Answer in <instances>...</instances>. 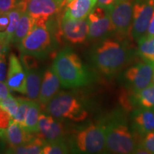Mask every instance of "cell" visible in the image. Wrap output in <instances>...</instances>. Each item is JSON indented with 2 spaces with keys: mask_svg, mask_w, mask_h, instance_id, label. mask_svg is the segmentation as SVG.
<instances>
[{
  "mask_svg": "<svg viewBox=\"0 0 154 154\" xmlns=\"http://www.w3.org/2000/svg\"><path fill=\"white\" fill-rule=\"evenodd\" d=\"M8 44L7 39H6L5 34H0V57L3 54L4 49H5L6 44Z\"/></svg>",
  "mask_w": 154,
  "mask_h": 154,
  "instance_id": "e575fe53",
  "label": "cell"
},
{
  "mask_svg": "<svg viewBox=\"0 0 154 154\" xmlns=\"http://www.w3.org/2000/svg\"><path fill=\"white\" fill-rule=\"evenodd\" d=\"M46 145V140L43 138L38 137L33 138L28 143L24 145L11 147L9 149V153L18 154H41L44 146Z\"/></svg>",
  "mask_w": 154,
  "mask_h": 154,
  "instance_id": "603a6c76",
  "label": "cell"
},
{
  "mask_svg": "<svg viewBox=\"0 0 154 154\" xmlns=\"http://www.w3.org/2000/svg\"><path fill=\"white\" fill-rule=\"evenodd\" d=\"M106 150L113 153H134L138 146L134 133L121 113L113 115L104 124Z\"/></svg>",
  "mask_w": 154,
  "mask_h": 154,
  "instance_id": "3957f363",
  "label": "cell"
},
{
  "mask_svg": "<svg viewBox=\"0 0 154 154\" xmlns=\"http://www.w3.org/2000/svg\"><path fill=\"white\" fill-rule=\"evenodd\" d=\"M87 18L88 38L96 39L113 32L110 15L106 7L97 5L94 7Z\"/></svg>",
  "mask_w": 154,
  "mask_h": 154,
  "instance_id": "9c48e42d",
  "label": "cell"
},
{
  "mask_svg": "<svg viewBox=\"0 0 154 154\" xmlns=\"http://www.w3.org/2000/svg\"><path fill=\"white\" fill-rule=\"evenodd\" d=\"M153 72L154 66L150 63H138L127 69L124 78L132 91H138L152 84Z\"/></svg>",
  "mask_w": 154,
  "mask_h": 154,
  "instance_id": "30bf717a",
  "label": "cell"
},
{
  "mask_svg": "<svg viewBox=\"0 0 154 154\" xmlns=\"http://www.w3.org/2000/svg\"><path fill=\"white\" fill-rule=\"evenodd\" d=\"M6 84L13 91L26 94V72L20 61L14 54H11L9 56Z\"/></svg>",
  "mask_w": 154,
  "mask_h": 154,
  "instance_id": "7c38bea8",
  "label": "cell"
},
{
  "mask_svg": "<svg viewBox=\"0 0 154 154\" xmlns=\"http://www.w3.org/2000/svg\"><path fill=\"white\" fill-rule=\"evenodd\" d=\"M119 1H120V0H97L96 5L103 7H109L111 5H114L116 2H118Z\"/></svg>",
  "mask_w": 154,
  "mask_h": 154,
  "instance_id": "836d02e7",
  "label": "cell"
},
{
  "mask_svg": "<svg viewBox=\"0 0 154 154\" xmlns=\"http://www.w3.org/2000/svg\"><path fill=\"white\" fill-rule=\"evenodd\" d=\"M76 147L87 153H99L106 150L105 126L103 124H91L81 130L76 137Z\"/></svg>",
  "mask_w": 154,
  "mask_h": 154,
  "instance_id": "8992f818",
  "label": "cell"
},
{
  "mask_svg": "<svg viewBox=\"0 0 154 154\" xmlns=\"http://www.w3.org/2000/svg\"><path fill=\"white\" fill-rule=\"evenodd\" d=\"M152 83L154 84V72H153V82H152Z\"/></svg>",
  "mask_w": 154,
  "mask_h": 154,
  "instance_id": "74e56055",
  "label": "cell"
},
{
  "mask_svg": "<svg viewBox=\"0 0 154 154\" xmlns=\"http://www.w3.org/2000/svg\"><path fill=\"white\" fill-rule=\"evenodd\" d=\"M47 19H36L29 34L18 44L22 54L36 58H45L54 47V41L47 24Z\"/></svg>",
  "mask_w": 154,
  "mask_h": 154,
  "instance_id": "277c9868",
  "label": "cell"
},
{
  "mask_svg": "<svg viewBox=\"0 0 154 154\" xmlns=\"http://www.w3.org/2000/svg\"><path fill=\"white\" fill-rule=\"evenodd\" d=\"M19 0H0V12H9L16 7Z\"/></svg>",
  "mask_w": 154,
  "mask_h": 154,
  "instance_id": "f1b7e54d",
  "label": "cell"
},
{
  "mask_svg": "<svg viewBox=\"0 0 154 154\" xmlns=\"http://www.w3.org/2000/svg\"><path fill=\"white\" fill-rule=\"evenodd\" d=\"M24 69L26 75V94L29 99L35 101L39 96L44 74L36 67Z\"/></svg>",
  "mask_w": 154,
  "mask_h": 154,
  "instance_id": "d6986e66",
  "label": "cell"
},
{
  "mask_svg": "<svg viewBox=\"0 0 154 154\" xmlns=\"http://www.w3.org/2000/svg\"><path fill=\"white\" fill-rule=\"evenodd\" d=\"M60 80L51 69L44 73L41 89H40L38 101L42 106H46L47 103L58 94L60 88Z\"/></svg>",
  "mask_w": 154,
  "mask_h": 154,
  "instance_id": "2e32d148",
  "label": "cell"
},
{
  "mask_svg": "<svg viewBox=\"0 0 154 154\" xmlns=\"http://www.w3.org/2000/svg\"><path fill=\"white\" fill-rule=\"evenodd\" d=\"M154 11V0H134L131 34L138 41L147 32Z\"/></svg>",
  "mask_w": 154,
  "mask_h": 154,
  "instance_id": "ba28073f",
  "label": "cell"
},
{
  "mask_svg": "<svg viewBox=\"0 0 154 154\" xmlns=\"http://www.w3.org/2000/svg\"><path fill=\"white\" fill-rule=\"evenodd\" d=\"M131 103L137 108L154 109V84L138 91H133Z\"/></svg>",
  "mask_w": 154,
  "mask_h": 154,
  "instance_id": "ffe728a7",
  "label": "cell"
},
{
  "mask_svg": "<svg viewBox=\"0 0 154 154\" xmlns=\"http://www.w3.org/2000/svg\"><path fill=\"white\" fill-rule=\"evenodd\" d=\"M0 106L9 113L13 119L17 114L19 108V100L10 95L5 99L0 100Z\"/></svg>",
  "mask_w": 154,
  "mask_h": 154,
  "instance_id": "4316f807",
  "label": "cell"
},
{
  "mask_svg": "<svg viewBox=\"0 0 154 154\" xmlns=\"http://www.w3.org/2000/svg\"><path fill=\"white\" fill-rule=\"evenodd\" d=\"M143 137L141 143L138 146L146 150L150 154L154 153V131L149 133Z\"/></svg>",
  "mask_w": 154,
  "mask_h": 154,
  "instance_id": "83f0119b",
  "label": "cell"
},
{
  "mask_svg": "<svg viewBox=\"0 0 154 154\" xmlns=\"http://www.w3.org/2000/svg\"><path fill=\"white\" fill-rule=\"evenodd\" d=\"M40 116V106L34 100H32L30 106L26 113L24 128L31 133L38 134L39 131L38 121Z\"/></svg>",
  "mask_w": 154,
  "mask_h": 154,
  "instance_id": "cb8c5ba5",
  "label": "cell"
},
{
  "mask_svg": "<svg viewBox=\"0 0 154 154\" xmlns=\"http://www.w3.org/2000/svg\"><path fill=\"white\" fill-rule=\"evenodd\" d=\"M48 113L57 119L82 121L87 116L84 106L74 95L59 92L46 106Z\"/></svg>",
  "mask_w": 154,
  "mask_h": 154,
  "instance_id": "5b68a950",
  "label": "cell"
},
{
  "mask_svg": "<svg viewBox=\"0 0 154 154\" xmlns=\"http://www.w3.org/2000/svg\"><path fill=\"white\" fill-rule=\"evenodd\" d=\"M134 0H120L114 5L106 7L113 32L121 38H124L131 32Z\"/></svg>",
  "mask_w": 154,
  "mask_h": 154,
  "instance_id": "52a82bcc",
  "label": "cell"
},
{
  "mask_svg": "<svg viewBox=\"0 0 154 154\" xmlns=\"http://www.w3.org/2000/svg\"><path fill=\"white\" fill-rule=\"evenodd\" d=\"M129 53L124 44L113 38H106L91 51V61L96 68L106 76L119 72L128 61Z\"/></svg>",
  "mask_w": 154,
  "mask_h": 154,
  "instance_id": "7a4b0ae2",
  "label": "cell"
},
{
  "mask_svg": "<svg viewBox=\"0 0 154 154\" xmlns=\"http://www.w3.org/2000/svg\"><path fill=\"white\" fill-rule=\"evenodd\" d=\"M133 128L138 135L145 136L154 131V109L136 108L131 114Z\"/></svg>",
  "mask_w": 154,
  "mask_h": 154,
  "instance_id": "9a60e30c",
  "label": "cell"
},
{
  "mask_svg": "<svg viewBox=\"0 0 154 154\" xmlns=\"http://www.w3.org/2000/svg\"><path fill=\"white\" fill-rule=\"evenodd\" d=\"M68 152V147L63 140H58L46 143L42 151V154H64Z\"/></svg>",
  "mask_w": 154,
  "mask_h": 154,
  "instance_id": "d4e9b609",
  "label": "cell"
},
{
  "mask_svg": "<svg viewBox=\"0 0 154 154\" xmlns=\"http://www.w3.org/2000/svg\"><path fill=\"white\" fill-rule=\"evenodd\" d=\"M97 3V0H73L66 4L63 17L72 19L87 18Z\"/></svg>",
  "mask_w": 154,
  "mask_h": 154,
  "instance_id": "e0dca14e",
  "label": "cell"
},
{
  "mask_svg": "<svg viewBox=\"0 0 154 154\" xmlns=\"http://www.w3.org/2000/svg\"><path fill=\"white\" fill-rule=\"evenodd\" d=\"M9 88V86H7L6 82H0V100L5 99L11 95Z\"/></svg>",
  "mask_w": 154,
  "mask_h": 154,
  "instance_id": "1f68e13d",
  "label": "cell"
},
{
  "mask_svg": "<svg viewBox=\"0 0 154 154\" xmlns=\"http://www.w3.org/2000/svg\"><path fill=\"white\" fill-rule=\"evenodd\" d=\"M9 24V12H0V33H5Z\"/></svg>",
  "mask_w": 154,
  "mask_h": 154,
  "instance_id": "f546056e",
  "label": "cell"
},
{
  "mask_svg": "<svg viewBox=\"0 0 154 154\" xmlns=\"http://www.w3.org/2000/svg\"><path fill=\"white\" fill-rule=\"evenodd\" d=\"M7 63H6L5 57L2 55L0 57V82H4L7 79Z\"/></svg>",
  "mask_w": 154,
  "mask_h": 154,
  "instance_id": "4dcf8cb0",
  "label": "cell"
},
{
  "mask_svg": "<svg viewBox=\"0 0 154 154\" xmlns=\"http://www.w3.org/2000/svg\"><path fill=\"white\" fill-rule=\"evenodd\" d=\"M63 6L65 0H29L26 11L35 19H48Z\"/></svg>",
  "mask_w": 154,
  "mask_h": 154,
  "instance_id": "4fadbf2b",
  "label": "cell"
},
{
  "mask_svg": "<svg viewBox=\"0 0 154 154\" xmlns=\"http://www.w3.org/2000/svg\"><path fill=\"white\" fill-rule=\"evenodd\" d=\"M5 140L4 139L2 136L0 135V151L3 150L4 147H5Z\"/></svg>",
  "mask_w": 154,
  "mask_h": 154,
  "instance_id": "d590c367",
  "label": "cell"
},
{
  "mask_svg": "<svg viewBox=\"0 0 154 154\" xmlns=\"http://www.w3.org/2000/svg\"><path fill=\"white\" fill-rule=\"evenodd\" d=\"M32 100L19 99V108L17 111V114L14 116V120L18 122L19 124L22 125L24 127L25 119H26V113L29 110V108L30 106Z\"/></svg>",
  "mask_w": 154,
  "mask_h": 154,
  "instance_id": "484cf974",
  "label": "cell"
},
{
  "mask_svg": "<svg viewBox=\"0 0 154 154\" xmlns=\"http://www.w3.org/2000/svg\"><path fill=\"white\" fill-rule=\"evenodd\" d=\"M61 33L72 44H82L88 37V18L72 19L62 17Z\"/></svg>",
  "mask_w": 154,
  "mask_h": 154,
  "instance_id": "8fae6325",
  "label": "cell"
},
{
  "mask_svg": "<svg viewBox=\"0 0 154 154\" xmlns=\"http://www.w3.org/2000/svg\"><path fill=\"white\" fill-rule=\"evenodd\" d=\"M145 35L149 36V37L154 36V11L153 15H152L151 21H150L149 26H148L147 32H146Z\"/></svg>",
  "mask_w": 154,
  "mask_h": 154,
  "instance_id": "d6a6232c",
  "label": "cell"
},
{
  "mask_svg": "<svg viewBox=\"0 0 154 154\" xmlns=\"http://www.w3.org/2000/svg\"><path fill=\"white\" fill-rule=\"evenodd\" d=\"M38 137L47 142L63 140L65 131L63 125L51 115L40 114L38 121Z\"/></svg>",
  "mask_w": 154,
  "mask_h": 154,
  "instance_id": "5bb4252c",
  "label": "cell"
},
{
  "mask_svg": "<svg viewBox=\"0 0 154 154\" xmlns=\"http://www.w3.org/2000/svg\"><path fill=\"white\" fill-rule=\"evenodd\" d=\"M72 1H73V0H65V5H66V4L70 2H72Z\"/></svg>",
  "mask_w": 154,
  "mask_h": 154,
  "instance_id": "8d00e7d4",
  "label": "cell"
},
{
  "mask_svg": "<svg viewBox=\"0 0 154 154\" xmlns=\"http://www.w3.org/2000/svg\"><path fill=\"white\" fill-rule=\"evenodd\" d=\"M51 69L64 88L81 87L91 82V74L79 57L69 48H65L57 54Z\"/></svg>",
  "mask_w": 154,
  "mask_h": 154,
  "instance_id": "6da1fadb",
  "label": "cell"
},
{
  "mask_svg": "<svg viewBox=\"0 0 154 154\" xmlns=\"http://www.w3.org/2000/svg\"><path fill=\"white\" fill-rule=\"evenodd\" d=\"M33 139L31 133L28 131L22 125L14 119L11 120L8 128L6 129L5 140L8 142L11 147L24 145Z\"/></svg>",
  "mask_w": 154,
  "mask_h": 154,
  "instance_id": "ac0fdd59",
  "label": "cell"
},
{
  "mask_svg": "<svg viewBox=\"0 0 154 154\" xmlns=\"http://www.w3.org/2000/svg\"><path fill=\"white\" fill-rule=\"evenodd\" d=\"M0 34H1V33H0Z\"/></svg>",
  "mask_w": 154,
  "mask_h": 154,
  "instance_id": "f35d334b",
  "label": "cell"
},
{
  "mask_svg": "<svg viewBox=\"0 0 154 154\" xmlns=\"http://www.w3.org/2000/svg\"><path fill=\"white\" fill-rule=\"evenodd\" d=\"M138 54L144 62L154 66V36L144 35L138 41Z\"/></svg>",
  "mask_w": 154,
  "mask_h": 154,
  "instance_id": "7402d4cb",
  "label": "cell"
},
{
  "mask_svg": "<svg viewBox=\"0 0 154 154\" xmlns=\"http://www.w3.org/2000/svg\"><path fill=\"white\" fill-rule=\"evenodd\" d=\"M35 22L36 19L31 17L26 11L23 13L15 31L12 42L17 44L20 43L30 33L34 27Z\"/></svg>",
  "mask_w": 154,
  "mask_h": 154,
  "instance_id": "44dd1931",
  "label": "cell"
}]
</instances>
